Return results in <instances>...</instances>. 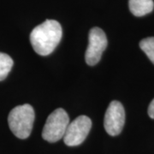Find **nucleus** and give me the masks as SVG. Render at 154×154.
<instances>
[{
	"instance_id": "obj_1",
	"label": "nucleus",
	"mask_w": 154,
	"mask_h": 154,
	"mask_svg": "<svg viewBox=\"0 0 154 154\" xmlns=\"http://www.w3.org/2000/svg\"><path fill=\"white\" fill-rule=\"evenodd\" d=\"M62 35L60 23L55 20H46L33 28L30 33V43L38 55L47 56L60 43Z\"/></svg>"
},
{
	"instance_id": "obj_2",
	"label": "nucleus",
	"mask_w": 154,
	"mask_h": 154,
	"mask_svg": "<svg viewBox=\"0 0 154 154\" xmlns=\"http://www.w3.org/2000/svg\"><path fill=\"white\" fill-rule=\"evenodd\" d=\"M34 117V110L30 105L25 104L15 107L8 116L11 132L19 139H27L32 132Z\"/></svg>"
},
{
	"instance_id": "obj_3",
	"label": "nucleus",
	"mask_w": 154,
	"mask_h": 154,
	"mask_svg": "<svg viewBox=\"0 0 154 154\" xmlns=\"http://www.w3.org/2000/svg\"><path fill=\"white\" fill-rule=\"evenodd\" d=\"M69 123V117L66 111L62 108L57 109L48 116L42 131V137L51 143L60 140L64 136Z\"/></svg>"
},
{
	"instance_id": "obj_4",
	"label": "nucleus",
	"mask_w": 154,
	"mask_h": 154,
	"mask_svg": "<svg viewBox=\"0 0 154 154\" xmlns=\"http://www.w3.org/2000/svg\"><path fill=\"white\" fill-rule=\"evenodd\" d=\"M92 121L87 116H80L67 127L63 141L69 146H76L82 143L90 132Z\"/></svg>"
},
{
	"instance_id": "obj_5",
	"label": "nucleus",
	"mask_w": 154,
	"mask_h": 154,
	"mask_svg": "<svg viewBox=\"0 0 154 154\" xmlns=\"http://www.w3.org/2000/svg\"><path fill=\"white\" fill-rule=\"evenodd\" d=\"M107 46V38L105 32L99 28H93L88 35V49L85 53V60L88 65L94 66L101 58Z\"/></svg>"
},
{
	"instance_id": "obj_6",
	"label": "nucleus",
	"mask_w": 154,
	"mask_h": 154,
	"mask_svg": "<svg viewBox=\"0 0 154 154\" xmlns=\"http://www.w3.org/2000/svg\"><path fill=\"white\" fill-rule=\"evenodd\" d=\"M125 123V110L119 101L110 102L105 115L104 126L105 131L111 136L118 135Z\"/></svg>"
},
{
	"instance_id": "obj_7",
	"label": "nucleus",
	"mask_w": 154,
	"mask_h": 154,
	"mask_svg": "<svg viewBox=\"0 0 154 154\" xmlns=\"http://www.w3.org/2000/svg\"><path fill=\"white\" fill-rule=\"evenodd\" d=\"M129 10L135 17H143L151 13L154 8L153 0H128Z\"/></svg>"
},
{
	"instance_id": "obj_8",
	"label": "nucleus",
	"mask_w": 154,
	"mask_h": 154,
	"mask_svg": "<svg viewBox=\"0 0 154 154\" xmlns=\"http://www.w3.org/2000/svg\"><path fill=\"white\" fill-rule=\"evenodd\" d=\"M14 62L10 56L0 52V82L4 81L8 76L13 67Z\"/></svg>"
},
{
	"instance_id": "obj_9",
	"label": "nucleus",
	"mask_w": 154,
	"mask_h": 154,
	"mask_svg": "<svg viewBox=\"0 0 154 154\" xmlns=\"http://www.w3.org/2000/svg\"><path fill=\"white\" fill-rule=\"evenodd\" d=\"M140 47L154 64V37H149L142 39L140 42Z\"/></svg>"
},
{
	"instance_id": "obj_10",
	"label": "nucleus",
	"mask_w": 154,
	"mask_h": 154,
	"mask_svg": "<svg viewBox=\"0 0 154 154\" xmlns=\"http://www.w3.org/2000/svg\"><path fill=\"white\" fill-rule=\"evenodd\" d=\"M148 115L151 118L154 119V99L152 100L148 107Z\"/></svg>"
}]
</instances>
